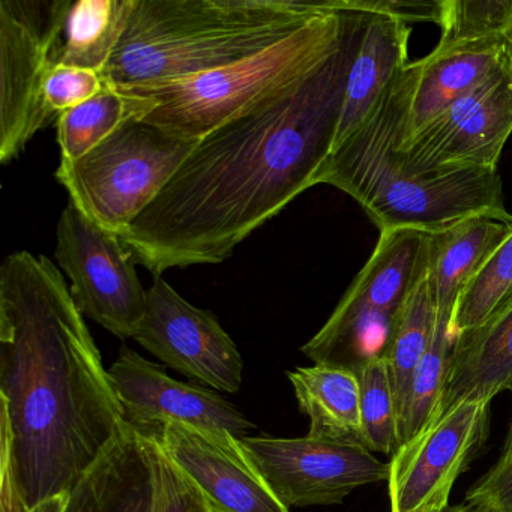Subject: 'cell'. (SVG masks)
<instances>
[{"instance_id":"1","label":"cell","mask_w":512,"mask_h":512,"mask_svg":"<svg viewBox=\"0 0 512 512\" xmlns=\"http://www.w3.org/2000/svg\"><path fill=\"white\" fill-rule=\"evenodd\" d=\"M365 14L347 13L338 49L307 76L199 140L154 202L121 235L155 277L217 265L316 185L334 151Z\"/></svg>"},{"instance_id":"2","label":"cell","mask_w":512,"mask_h":512,"mask_svg":"<svg viewBox=\"0 0 512 512\" xmlns=\"http://www.w3.org/2000/svg\"><path fill=\"white\" fill-rule=\"evenodd\" d=\"M109 370L58 266H0V512L67 494L127 431Z\"/></svg>"},{"instance_id":"3","label":"cell","mask_w":512,"mask_h":512,"mask_svg":"<svg viewBox=\"0 0 512 512\" xmlns=\"http://www.w3.org/2000/svg\"><path fill=\"white\" fill-rule=\"evenodd\" d=\"M335 0H133L121 43L104 71L115 88L172 82L251 58Z\"/></svg>"},{"instance_id":"4","label":"cell","mask_w":512,"mask_h":512,"mask_svg":"<svg viewBox=\"0 0 512 512\" xmlns=\"http://www.w3.org/2000/svg\"><path fill=\"white\" fill-rule=\"evenodd\" d=\"M404 119L406 92L400 73L373 115L331 152L316 185L349 194L380 233L416 230L437 235L473 217L512 221L503 206L497 170L407 172L395 151Z\"/></svg>"},{"instance_id":"5","label":"cell","mask_w":512,"mask_h":512,"mask_svg":"<svg viewBox=\"0 0 512 512\" xmlns=\"http://www.w3.org/2000/svg\"><path fill=\"white\" fill-rule=\"evenodd\" d=\"M346 22L347 13L326 14L244 61L172 82L121 89L157 103L143 121L202 139L322 64L340 46Z\"/></svg>"},{"instance_id":"6","label":"cell","mask_w":512,"mask_h":512,"mask_svg":"<svg viewBox=\"0 0 512 512\" xmlns=\"http://www.w3.org/2000/svg\"><path fill=\"white\" fill-rule=\"evenodd\" d=\"M433 245L430 233H380L370 260L302 353L314 364L353 371L383 356L407 299L430 274Z\"/></svg>"},{"instance_id":"7","label":"cell","mask_w":512,"mask_h":512,"mask_svg":"<svg viewBox=\"0 0 512 512\" xmlns=\"http://www.w3.org/2000/svg\"><path fill=\"white\" fill-rule=\"evenodd\" d=\"M200 139L134 119L79 160H61L56 179L77 208L121 236L154 202Z\"/></svg>"},{"instance_id":"8","label":"cell","mask_w":512,"mask_h":512,"mask_svg":"<svg viewBox=\"0 0 512 512\" xmlns=\"http://www.w3.org/2000/svg\"><path fill=\"white\" fill-rule=\"evenodd\" d=\"M73 0L0 2V161L16 160L38 131L58 121L47 77Z\"/></svg>"},{"instance_id":"9","label":"cell","mask_w":512,"mask_h":512,"mask_svg":"<svg viewBox=\"0 0 512 512\" xmlns=\"http://www.w3.org/2000/svg\"><path fill=\"white\" fill-rule=\"evenodd\" d=\"M55 257L83 316L121 340L136 337L148 290L121 236L98 226L70 200L59 218Z\"/></svg>"},{"instance_id":"10","label":"cell","mask_w":512,"mask_h":512,"mask_svg":"<svg viewBox=\"0 0 512 512\" xmlns=\"http://www.w3.org/2000/svg\"><path fill=\"white\" fill-rule=\"evenodd\" d=\"M242 446L286 508L335 505L364 485L388 481L389 463L356 443L307 436H245Z\"/></svg>"},{"instance_id":"11","label":"cell","mask_w":512,"mask_h":512,"mask_svg":"<svg viewBox=\"0 0 512 512\" xmlns=\"http://www.w3.org/2000/svg\"><path fill=\"white\" fill-rule=\"evenodd\" d=\"M490 403L463 401L431 419L389 463L391 512H442L488 437Z\"/></svg>"},{"instance_id":"12","label":"cell","mask_w":512,"mask_h":512,"mask_svg":"<svg viewBox=\"0 0 512 512\" xmlns=\"http://www.w3.org/2000/svg\"><path fill=\"white\" fill-rule=\"evenodd\" d=\"M511 134L512 76L505 65L395 151L413 175L497 170Z\"/></svg>"},{"instance_id":"13","label":"cell","mask_w":512,"mask_h":512,"mask_svg":"<svg viewBox=\"0 0 512 512\" xmlns=\"http://www.w3.org/2000/svg\"><path fill=\"white\" fill-rule=\"evenodd\" d=\"M134 340L167 367L214 391L236 394L244 361L217 317L194 307L164 278L148 289L145 317Z\"/></svg>"},{"instance_id":"14","label":"cell","mask_w":512,"mask_h":512,"mask_svg":"<svg viewBox=\"0 0 512 512\" xmlns=\"http://www.w3.org/2000/svg\"><path fill=\"white\" fill-rule=\"evenodd\" d=\"M125 421L143 433L157 434L169 422L244 439L251 424L241 410L214 389L181 382L166 368L124 346L109 368Z\"/></svg>"},{"instance_id":"15","label":"cell","mask_w":512,"mask_h":512,"mask_svg":"<svg viewBox=\"0 0 512 512\" xmlns=\"http://www.w3.org/2000/svg\"><path fill=\"white\" fill-rule=\"evenodd\" d=\"M167 457L197 485L214 512H290L248 457L242 442L169 422L155 434Z\"/></svg>"},{"instance_id":"16","label":"cell","mask_w":512,"mask_h":512,"mask_svg":"<svg viewBox=\"0 0 512 512\" xmlns=\"http://www.w3.org/2000/svg\"><path fill=\"white\" fill-rule=\"evenodd\" d=\"M505 65V40L436 46L425 58L409 62L401 71L406 92V119L395 146L415 136Z\"/></svg>"},{"instance_id":"17","label":"cell","mask_w":512,"mask_h":512,"mask_svg":"<svg viewBox=\"0 0 512 512\" xmlns=\"http://www.w3.org/2000/svg\"><path fill=\"white\" fill-rule=\"evenodd\" d=\"M158 440L134 427L67 493L64 512H157Z\"/></svg>"},{"instance_id":"18","label":"cell","mask_w":512,"mask_h":512,"mask_svg":"<svg viewBox=\"0 0 512 512\" xmlns=\"http://www.w3.org/2000/svg\"><path fill=\"white\" fill-rule=\"evenodd\" d=\"M410 34L412 28L401 20L365 14L361 40L347 77L334 149L373 115L409 65Z\"/></svg>"},{"instance_id":"19","label":"cell","mask_w":512,"mask_h":512,"mask_svg":"<svg viewBox=\"0 0 512 512\" xmlns=\"http://www.w3.org/2000/svg\"><path fill=\"white\" fill-rule=\"evenodd\" d=\"M511 383L512 299L484 325L455 338L437 415L463 401L491 403L497 394L508 391Z\"/></svg>"},{"instance_id":"20","label":"cell","mask_w":512,"mask_h":512,"mask_svg":"<svg viewBox=\"0 0 512 512\" xmlns=\"http://www.w3.org/2000/svg\"><path fill=\"white\" fill-rule=\"evenodd\" d=\"M287 376L299 410L310 419V436L364 446L361 386L356 371L314 364L296 368Z\"/></svg>"},{"instance_id":"21","label":"cell","mask_w":512,"mask_h":512,"mask_svg":"<svg viewBox=\"0 0 512 512\" xmlns=\"http://www.w3.org/2000/svg\"><path fill=\"white\" fill-rule=\"evenodd\" d=\"M511 230L512 221L473 217L434 235L428 277L437 316L452 320L458 296Z\"/></svg>"},{"instance_id":"22","label":"cell","mask_w":512,"mask_h":512,"mask_svg":"<svg viewBox=\"0 0 512 512\" xmlns=\"http://www.w3.org/2000/svg\"><path fill=\"white\" fill-rule=\"evenodd\" d=\"M133 0H77L53 53V67L83 68L103 76L127 28Z\"/></svg>"},{"instance_id":"23","label":"cell","mask_w":512,"mask_h":512,"mask_svg":"<svg viewBox=\"0 0 512 512\" xmlns=\"http://www.w3.org/2000/svg\"><path fill=\"white\" fill-rule=\"evenodd\" d=\"M155 107L157 103L152 98L104 86L91 100L59 115L56 127L61 160L85 157L119 128L134 119L146 118Z\"/></svg>"},{"instance_id":"24","label":"cell","mask_w":512,"mask_h":512,"mask_svg":"<svg viewBox=\"0 0 512 512\" xmlns=\"http://www.w3.org/2000/svg\"><path fill=\"white\" fill-rule=\"evenodd\" d=\"M436 322V301L430 277H427L407 299L400 316L395 320L382 356L391 377L397 407H400L410 379L430 347Z\"/></svg>"},{"instance_id":"25","label":"cell","mask_w":512,"mask_h":512,"mask_svg":"<svg viewBox=\"0 0 512 512\" xmlns=\"http://www.w3.org/2000/svg\"><path fill=\"white\" fill-rule=\"evenodd\" d=\"M452 347L451 320L437 316L433 340L398 407L400 446L416 436L439 412L451 367Z\"/></svg>"},{"instance_id":"26","label":"cell","mask_w":512,"mask_h":512,"mask_svg":"<svg viewBox=\"0 0 512 512\" xmlns=\"http://www.w3.org/2000/svg\"><path fill=\"white\" fill-rule=\"evenodd\" d=\"M512 299V230L470 278L458 296L451 320L455 338L484 325Z\"/></svg>"},{"instance_id":"27","label":"cell","mask_w":512,"mask_h":512,"mask_svg":"<svg viewBox=\"0 0 512 512\" xmlns=\"http://www.w3.org/2000/svg\"><path fill=\"white\" fill-rule=\"evenodd\" d=\"M356 374L361 386L364 446L373 454L394 455L400 448L398 407L385 359H368Z\"/></svg>"},{"instance_id":"28","label":"cell","mask_w":512,"mask_h":512,"mask_svg":"<svg viewBox=\"0 0 512 512\" xmlns=\"http://www.w3.org/2000/svg\"><path fill=\"white\" fill-rule=\"evenodd\" d=\"M512 0H443L439 47L505 40Z\"/></svg>"},{"instance_id":"29","label":"cell","mask_w":512,"mask_h":512,"mask_svg":"<svg viewBox=\"0 0 512 512\" xmlns=\"http://www.w3.org/2000/svg\"><path fill=\"white\" fill-rule=\"evenodd\" d=\"M106 82L101 74L83 68L56 65L47 77L46 104L50 112L59 118L67 110L79 107L103 91Z\"/></svg>"},{"instance_id":"30","label":"cell","mask_w":512,"mask_h":512,"mask_svg":"<svg viewBox=\"0 0 512 512\" xmlns=\"http://www.w3.org/2000/svg\"><path fill=\"white\" fill-rule=\"evenodd\" d=\"M157 512H214L202 490L167 457L160 443Z\"/></svg>"},{"instance_id":"31","label":"cell","mask_w":512,"mask_h":512,"mask_svg":"<svg viewBox=\"0 0 512 512\" xmlns=\"http://www.w3.org/2000/svg\"><path fill=\"white\" fill-rule=\"evenodd\" d=\"M466 503L491 512H512V449L469 488Z\"/></svg>"},{"instance_id":"32","label":"cell","mask_w":512,"mask_h":512,"mask_svg":"<svg viewBox=\"0 0 512 512\" xmlns=\"http://www.w3.org/2000/svg\"><path fill=\"white\" fill-rule=\"evenodd\" d=\"M65 502H67V494H59L38 503L29 512H64Z\"/></svg>"},{"instance_id":"33","label":"cell","mask_w":512,"mask_h":512,"mask_svg":"<svg viewBox=\"0 0 512 512\" xmlns=\"http://www.w3.org/2000/svg\"><path fill=\"white\" fill-rule=\"evenodd\" d=\"M505 58L506 67H508V71L512 76V23L511 26H509L508 32L505 34Z\"/></svg>"},{"instance_id":"34","label":"cell","mask_w":512,"mask_h":512,"mask_svg":"<svg viewBox=\"0 0 512 512\" xmlns=\"http://www.w3.org/2000/svg\"><path fill=\"white\" fill-rule=\"evenodd\" d=\"M508 391L511 392V398H512V383H511V386H509ZM509 449H512V410H511V419H509V424H508V433H506L505 443H503V452L509 451Z\"/></svg>"},{"instance_id":"35","label":"cell","mask_w":512,"mask_h":512,"mask_svg":"<svg viewBox=\"0 0 512 512\" xmlns=\"http://www.w3.org/2000/svg\"><path fill=\"white\" fill-rule=\"evenodd\" d=\"M469 511V505L466 502L460 503V505H449L448 508L443 509L442 512H467Z\"/></svg>"},{"instance_id":"36","label":"cell","mask_w":512,"mask_h":512,"mask_svg":"<svg viewBox=\"0 0 512 512\" xmlns=\"http://www.w3.org/2000/svg\"><path fill=\"white\" fill-rule=\"evenodd\" d=\"M467 505H469V503H467ZM467 512H491V511H488V509H484V508H475V506L469 505V511H467Z\"/></svg>"},{"instance_id":"37","label":"cell","mask_w":512,"mask_h":512,"mask_svg":"<svg viewBox=\"0 0 512 512\" xmlns=\"http://www.w3.org/2000/svg\"><path fill=\"white\" fill-rule=\"evenodd\" d=\"M424 512H434V511H424Z\"/></svg>"}]
</instances>
